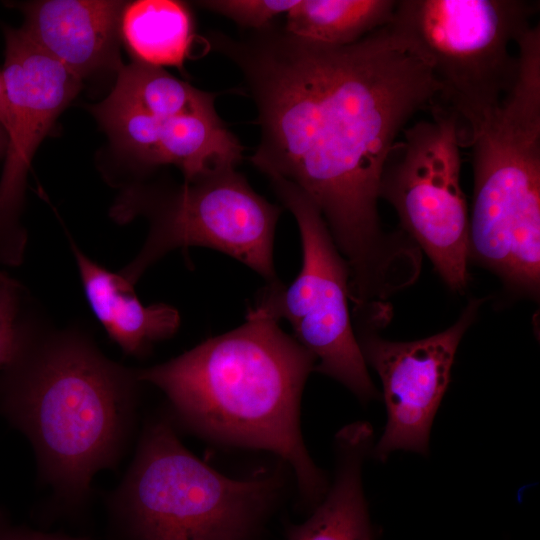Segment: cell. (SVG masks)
<instances>
[{"mask_svg": "<svg viewBox=\"0 0 540 540\" xmlns=\"http://www.w3.org/2000/svg\"><path fill=\"white\" fill-rule=\"evenodd\" d=\"M212 44L241 70L261 138L250 157L268 178L298 187L346 257L353 294L376 293L395 254L378 215L387 156L439 92L419 44L390 24L345 46L305 40L274 24Z\"/></svg>", "mask_w": 540, "mask_h": 540, "instance_id": "obj_1", "label": "cell"}, {"mask_svg": "<svg viewBox=\"0 0 540 540\" xmlns=\"http://www.w3.org/2000/svg\"><path fill=\"white\" fill-rule=\"evenodd\" d=\"M261 306L243 324L165 363L136 372L167 396L187 428L215 441L264 449L294 473L312 511L328 490L300 429V401L315 358Z\"/></svg>", "mask_w": 540, "mask_h": 540, "instance_id": "obj_2", "label": "cell"}, {"mask_svg": "<svg viewBox=\"0 0 540 540\" xmlns=\"http://www.w3.org/2000/svg\"><path fill=\"white\" fill-rule=\"evenodd\" d=\"M137 382L82 332L43 335L24 310L16 351L1 370L0 407L31 440L45 478L75 504L93 475L116 463Z\"/></svg>", "mask_w": 540, "mask_h": 540, "instance_id": "obj_3", "label": "cell"}, {"mask_svg": "<svg viewBox=\"0 0 540 540\" xmlns=\"http://www.w3.org/2000/svg\"><path fill=\"white\" fill-rule=\"evenodd\" d=\"M473 204L468 252L505 282L540 283V58L525 54L512 89L470 147Z\"/></svg>", "mask_w": 540, "mask_h": 540, "instance_id": "obj_4", "label": "cell"}, {"mask_svg": "<svg viewBox=\"0 0 540 540\" xmlns=\"http://www.w3.org/2000/svg\"><path fill=\"white\" fill-rule=\"evenodd\" d=\"M277 482L220 474L160 419L143 433L115 510L128 540H267Z\"/></svg>", "mask_w": 540, "mask_h": 540, "instance_id": "obj_5", "label": "cell"}, {"mask_svg": "<svg viewBox=\"0 0 540 540\" xmlns=\"http://www.w3.org/2000/svg\"><path fill=\"white\" fill-rule=\"evenodd\" d=\"M538 2L397 0L392 22L428 55L439 92L435 104L457 120L469 148L518 74L512 45L533 26Z\"/></svg>", "mask_w": 540, "mask_h": 540, "instance_id": "obj_6", "label": "cell"}, {"mask_svg": "<svg viewBox=\"0 0 540 540\" xmlns=\"http://www.w3.org/2000/svg\"><path fill=\"white\" fill-rule=\"evenodd\" d=\"M280 212L235 167L216 169L165 195L130 190L113 214L123 222L145 214L150 230L140 252L120 274L134 285L170 251L204 246L237 259L268 284L278 283L273 240Z\"/></svg>", "mask_w": 540, "mask_h": 540, "instance_id": "obj_7", "label": "cell"}, {"mask_svg": "<svg viewBox=\"0 0 540 540\" xmlns=\"http://www.w3.org/2000/svg\"><path fill=\"white\" fill-rule=\"evenodd\" d=\"M269 179L296 219L302 265L290 285L267 284L257 306L289 322L293 337L315 358L314 370L339 381L364 403L378 399L351 325L347 262L315 204L294 184Z\"/></svg>", "mask_w": 540, "mask_h": 540, "instance_id": "obj_8", "label": "cell"}, {"mask_svg": "<svg viewBox=\"0 0 540 540\" xmlns=\"http://www.w3.org/2000/svg\"><path fill=\"white\" fill-rule=\"evenodd\" d=\"M431 117L408 125L390 150L380 198L454 289L468 280L469 213L460 185L461 145L453 113L434 104Z\"/></svg>", "mask_w": 540, "mask_h": 540, "instance_id": "obj_9", "label": "cell"}, {"mask_svg": "<svg viewBox=\"0 0 540 540\" xmlns=\"http://www.w3.org/2000/svg\"><path fill=\"white\" fill-rule=\"evenodd\" d=\"M2 74L9 103L5 162L0 178V264L18 266L26 231L21 223L32 158L81 79L38 47L22 28L4 29Z\"/></svg>", "mask_w": 540, "mask_h": 540, "instance_id": "obj_10", "label": "cell"}, {"mask_svg": "<svg viewBox=\"0 0 540 540\" xmlns=\"http://www.w3.org/2000/svg\"><path fill=\"white\" fill-rule=\"evenodd\" d=\"M479 300L436 335L410 342L375 335L359 342L366 364L377 372L387 410L384 432L371 452L384 462L397 450L428 454L430 431L450 381L457 347L473 321Z\"/></svg>", "mask_w": 540, "mask_h": 540, "instance_id": "obj_11", "label": "cell"}, {"mask_svg": "<svg viewBox=\"0 0 540 540\" xmlns=\"http://www.w3.org/2000/svg\"><path fill=\"white\" fill-rule=\"evenodd\" d=\"M127 2L42 0L19 5L22 30L44 52L79 77L121 67L120 24Z\"/></svg>", "mask_w": 540, "mask_h": 540, "instance_id": "obj_12", "label": "cell"}, {"mask_svg": "<svg viewBox=\"0 0 540 540\" xmlns=\"http://www.w3.org/2000/svg\"><path fill=\"white\" fill-rule=\"evenodd\" d=\"M372 444L373 432L367 422L349 424L336 434L334 482L304 522L285 528V540L376 539L361 479Z\"/></svg>", "mask_w": 540, "mask_h": 540, "instance_id": "obj_13", "label": "cell"}, {"mask_svg": "<svg viewBox=\"0 0 540 540\" xmlns=\"http://www.w3.org/2000/svg\"><path fill=\"white\" fill-rule=\"evenodd\" d=\"M71 249L88 303L109 337L128 355L140 356L178 329V311L167 304L144 306L133 284L91 260L73 242Z\"/></svg>", "mask_w": 540, "mask_h": 540, "instance_id": "obj_14", "label": "cell"}, {"mask_svg": "<svg viewBox=\"0 0 540 540\" xmlns=\"http://www.w3.org/2000/svg\"><path fill=\"white\" fill-rule=\"evenodd\" d=\"M121 37L134 60L158 67L183 68L194 38L188 6L175 0H138L126 3Z\"/></svg>", "mask_w": 540, "mask_h": 540, "instance_id": "obj_15", "label": "cell"}, {"mask_svg": "<svg viewBox=\"0 0 540 540\" xmlns=\"http://www.w3.org/2000/svg\"><path fill=\"white\" fill-rule=\"evenodd\" d=\"M397 0H299L284 29L328 46L355 43L393 20Z\"/></svg>", "mask_w": 540, "mask_h": 540, "instance_id": "obj_16", "label": "cell"}, {"mask_svg": "<svg viewBox=\"0 0 540 540\" xmlns=\"http://www.w3.org/2000/svg\"><path fill=\"white\" fill-rule=\"evenodd\" d=\"M216 94L199 90L163 69L133 60L118 70L106 103L158 117L215 111Z\"/></svg>", "mask_w": 540, "mask_h": 540, "instance_id": "obj_17", "label": "cell"}, {"mask_svg": "<svg viewBox=\"0 0 540 540\" xmlns=\"http://www.w3.org/2000/svg\"><path fill=\"white\" fill-rule=\"evenodd\" d=\"M299 0H208L196 2L199 6L234 21L241 28L253 31L264 29L273 20L287 14Z\"/></svg>", "mask_w": 540, "mask_h": 540, "instance_id": "obj_18", "label": "cell"}, {"mask_svg": "<svg viewBox=\"0 0 540 540\" xmlns=\"http://www.w3.org/2000/svg\"><path fill=\"white\" fill-rule=\"evenodd\" d=\"M26 294L22 285L0 271V370L16 351Z\"/></svg>", "mask_w": 540, "mask_h": 540, "instance_id": "obj_19", "label": "cell"}, {"mask_svg": "<svg viewBox=\"0 0 540 540\" xmlns=\"http://www.w3.org/2000/svg\"><path fill=\"white\" fill-rule=\"evenodd\" d=\"M0 540H87L61 534L44 533L25 527L11 526L0 518Z\"/></svg>", "mask_w": 540, "mask_h": 540, "instance_id": "obj_20", "label": "cell"}, {"mask_svg": "<svg viewBox=\"0 0 540 540\" xmlns=\"http://www.w3.org/2000/svg\"><path fill=\"white\" fill-rule=\"evenodd\" d=\"M10 124L9 103L6 94L5 82L2 71L0 70V125L6 133Z\"/></svg>", "mask_w": 540, "mask_h": 540, "instance_id": "obj_21", "label": "cell"}, {"mask_svg": "<svg viewBox=\"0 0 540 540\" xmlns=\"http://www.w3.org/2000/svg\"><path fill=\"white\" fill-rule=\"evenodd\" d=\"M8 137L5 129L0 125V156L6 151Z\"/></svg>", "mask_w": 540, "mask_h": 540, "instance_id": "obj_22", "label": "cell"}]
</instances>
